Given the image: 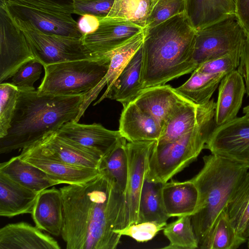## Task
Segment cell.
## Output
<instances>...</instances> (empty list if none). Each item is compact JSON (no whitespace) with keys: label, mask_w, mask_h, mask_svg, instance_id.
<instances>
[{"label":"cell","mask_w":249,"mask_h":249,"mask_svg":"<svg viewBox=\"0 0 249 249\" xmlns=\"http://www.w3.org/2000/svg\"><path fill=\"white\" fill-rule=\"evenodd\" d=\"M19 156L61 184L82 183L100 174L98 169L75 166L56 159L44 153L35 144L22 149Z\"/></svg>","instance_id":"obj_14"},{"label":"cell","mask_w":249,"mask_h":249,"mask_svg":"<svg viewBox=\"0 0 249 249\" xmlns=\"http://www.w3.org/2000/svg\"><path fill=\"white\" fill-rule=\"evenodd\" d=\"M240 53L228 54L208 61L199 65L196 69L201 72L208 73H223L227 74L239 66Z\"/></svg>","instance_id":"obj_40"},{"label":"cell","mask_w":249,"mask_h":249,"mask_svg":"<svg viewBox=\"0 0 249 249\" xmlns=\"http://www.w3.org/2000/svg\"><path fill=\"white\" fill-rule=\"evenodd\" d=\"M100 24L98 17L90 14L82 16L77 22L78 28L83 35L94 33Z\"/></svg>","instance_id":"obj_43"},{"label":"cell","mask_w":249,"mask_h":249,"mask_svg":"<svg viewBox=\"0 0 249 249\" xmlns=\"http://www.w3.org/2000/svg\"><path fill=\"white\" fill-rule=\"evenodd\" d=\"M173 222L166 224L163 233L169 244L162 248L164 249H195L199 248L192 223L191 216L178 217Z\"/></svg>","instance_id":"obj_34"},{"label":"cell","mask_w":249,"mask_h":249,"mask_svg":"<svg viewBox=\"0 0 249 249\" xmlns=\"http://www.w3.org/2000/svg\"><path fill=\"white\" fill-rule=\"evenodd\" d=\"M247 35L236 14L197 31L193 55L196 68L215 58L240 53Z\"/></svg>","instance_id":"obj_9"},{"label":"cell","mask_w":249,"mask_h":249,"mask_svg":"<svg viewBox=\"0 0 249 249\" xmlns=\"http://www.w3.org/2000/svg\"><path fill=\"white\" fill-rule=\"evenodd\" d=\"M213 99L199 105L191 102L184 105L164 125L158 144L173 141L188 132L209 116L215 113Z\"/></svg>","instance_id":"obj_24"},{"label":"cell","mask_w":249,"mask_h":249,"mask_svg":"<svg viewBox=\"0 0 249 249\" xmlns=\"http://www.w3.org/2000/svg\"><path fill=\"white\" fill-rule=\"evenodd\" d=\"M0 173L21 185L39 193L61 184L37 167L22 160L18 156L0 164Z\"/></svg>","instance_id":"obj_27"},{"label":"cell","mask_w":249,"mask_h":249,"mask_svg":"<svg viewBox=\"0 0 249 249\" xmlns=\"http://www.w3.org/2000/svg\"><path fill=\"white\" fill-rule=\"evenodd\" d=\"M233 0L235 2V3H236L237 0Z\"/></svg>","instance_id":"obj_47"},{"label":"cell","mask_w":249,"mask_h":249,"mask_svg":"<svg viewBox=\"0 0 249 249\" xmlns=\"http://www.w3.org/2000/svg\"><path fill=\"white\" fill-rule=\"evenodd\" d=\"M19 93L18 89L9 83L0 84V138L10 127Z\"/></svg>","instance_id":"obj_36"},{"label":"cell","mask_w":249,"mask_h":249,"mask_svg":"<svg viewBox=\"0 0 249 249\" xmlns=\"http://www.w3.org/2000/svg\"><path fill=\"white\" fill-rule=\"evenodd\" d=\"M58 242L36 226L10 223L0 229V249H60Z\"/></svg>","instance_id":"obj_18"},{"label":"cell","mask_w":249,"mask_h":249,"mask_svg":"<svg viewBox=\"0 0 249 249\" xmlns=\"http://www.w3.org/2000/svg\"><path fill=\"white\" fill-rule=\"evenodd\" d=\"M226 211L237 234L249 238V171L229 202Z\"/></svg>","instance_id":"obj_31"},{"label":"cell","mask_w":249,"mask_h":249,"mask_svg":"<svg viewBox=\"0 0 249 249\" xmlns=\"http://www.w3.org/2000/svg\"><path fill=\"white\" fill-rule=\"evenodd\" d=\"M154 0H114L107 17L123 18L144 29Z\"/></svg>","instance_id":"obj_35"},{"label":"cell","mask_w":249,"mask_h":249,"mask_svg":"<svg viewBox=\"0 0 249 249\" xmlns=\"http://www.w3.org/2000/svg\"><path fill=\"white\" fill-rule=\"evenodd\" d=\"M157 142H126L128 173L125 196L128 212V225L138 223L141 193L147 176L150 155Z\"/></svg>","instance_id":"obj_12"},{"label":"cell","mask_w":249,"mask_h":249,"mask_svg":"<svg viewBox=\"0 0 249 249\" xmlns=\"http://www.w3.org/2000/svg\"><path fill=\"white\" fill-rule=\"evenodd\" d=\"M14 14L42 31L81 38L71 0H0Z\"/></svg>","instance_id":"obj_8"},{"label":"cell","mask_w":249,"mask_h":249,"mask_svg":"<svg viewBox=\"0 0 249 249\" xmlns=\"http://www.w3.org/2000/svg\"><path fill=\"white\" fill-rule=\"evenodd\" d=\"M185 12V0H154L145 28L154 27Z\"/></svg>","instance_id":"obj_37"},{"label":"cell","mask_w":249,"mask_h":249,"mask_svg":"<svg viewBox=\"0 0 249 249\" xmlns=\"http://www.w3.org/2000/svg\"><path fill=\"white\" fill-rule=\"evenodd\" d=\"M237 70L244 79L246 93L249 97V33H248L242 47L239 64Z\"/></svg>","instance_id":"obj_42"},{"label":"cell","mask_w":249,"mask_h":249,"mask_svg":"<svg viewBox=\"0 0 249 249\" xmlns=\"http://www.w3.org/2000/svg\"><path fill=\"white\" fill-rule=\"evenodd\" d=\"M144 37V29L122 46L103 54L106 55L110 59L107 71L93 89L86 93L85 99L80 107L75 122H78L89 105L96 99L106 85H107L106 89L111 86L129 59L142 46Z\"/></svg>","instance_id":"obj_19"},{"label":"cell","mask_w":249,"mask_h":249,"mask_svg":"<svg viewBox=\"0 0 249 249\" xmlns=\"http://www.w3.org/2000/svg\"><path fill=\"white\" fill-rule=\"evenodd\" d=\"M163 184L153 181L146 176L141 193L138 223L165 222L169 218L163 204Z\"/></svg>","instance_id":"obj_30"},{"label":"cell","mask_w":249,"mask_h":249,"mask_svg":"<svg viewBox=\"0 0 249 249\" xmlns=\"http://www.w3.org/2000/svg\"><path fill=\"white\" fill-rule=\"evenodd\" d=\"M196 31L185 12L144 28L140 81L144 89L193 72Z\"/></svg>","instance_id":"obj_2"},{"label":"cell","mask_w":249,"mask_h":249,"mask_svg":"<svg viewBox=\"0 0 249 249\" xmlns=\"http://www.w3.org/2000/svg\"><path fill=\"white\" fill-rule=\"evenodd\" d=\"M12 23L25 36L35 59L43 66L82 59H93L99 56L83 44L81 38L41 30L35 24L14 14L4 3H0Z\"/></svg>","instance_id":"obj_7"},{"label":"cell","mask_w":249,"mask_h":249,"mask_svg":"<svg viewBox=\"0 0 249 249\" xmlns=\"http://www.w3.org/2000/svg\"><path fill=\"white\" fill-rule=\"evenodd\" d=\"M126 141L124 137L121 138L115 146L101 158L98 166L100 172L113 179L125 194L128 173Z\"/></svg>","instance_id":"obj_32"},{"label":"cell","mask_w":249,"mask_h":249,"mask_svg":"<svg viewBox=\"0 0 249 249\" xmlns=\"http://www.w3.org/2000/svg\"><path fill=\"white\" fill-rule=\"evenodd\" d=\"M142 46L129 59L111 86L95 102L109 98L121 103L123 107L133 102L144 89L141 83Z\"/></svg>","instance_id":"obj_20"},{"label":"cell","mask_w":249,"mask_h":249,"mask_svg":"<svg viewBox=\"0 0 249 249\" xmlns=\"http://www.w3.org/2000/svg\"><path fill=\"white\" fill-rule=\"evenodd\" d=\"M32 216L38 228L59 236L63 227V202L60 189L52 187L38 193Z\"/></svg>","instance_id":"obj_23"},{"label":"cell","mask_w":249,"mask_h":249,"mask_svg":"<svg viewBox=\"0 0 249 249\" xmlns=\"http://www.w3.org/2000/svg\"><path fill=\"white\" fill-rule=\"evenodd\" d=\"M163 204L170 217L192 216L198 200V191L191 179L185 181L171 180L164 183L162 189Z\"/></svg>","instance_id":"obj_25"},{"label":"cell","mask_w":249,"mask_h":249,"mask_svg":"<svg viewBox=\"0 0 249 249\" xmlns=\"http://www.w3.org/2000/svg\"><path fill=\"white\" fill-rule=\"evenodd\" d=\"M74 14L83 16L86 14L97 16H106L110 12L114 0H71Z\"/></svg>","instance_id":"obj_41"},{"label":"cell","mask_w":249,"mask_h":249,"mask_svg":"<svg viewBox=\"0 0 249 249\" xmlns=\"http://www.w3.org/2000/svg\"><path fill=\"white\" fill-rule=\"evenodd\" d=\"M0 84L24 64L35 59L23 34L0 8Z\"/></svg>","instance_id":"obj_11"},{"label":"cell","mask_w":249,"mask_h":249,"mask_svg":"<svg viewBox=\"0 0 249 249\" xmlns=\"http://www.w3.org/2000/svg\"><path fill=\"white\" fill-rule=\"evenodd\" d=\"M205 149L249 169V118L244 115L215 125Z\"/></svg>","instance_id":"obj_10"},{"label":"cell","mask_w":249,"mask_h":249,"mask_svg":"<svg viewBox=\"0 0 249 249\" xmlns=\"http://www.w3.org/2000/svg\"><path fill=\"white\" fill-rule=\"evenodd\" d=\"M63 202L61 236L67 249H115L128 224L125 194L104 173L60 188Z\"/></svg>","instance_id":"obj_1"},{"label":"cell","mask_w":249,"mask_h":249,"mask_svg":"<svg viewBox=\"0 0 249 249\" xmlns=\"http://www.w3.org/2000/svg\"><path fill=\"white\" fill-rule=\"evenodd\" d=\"M236 7V14L249 33V0H237Z\"/></svg>","instance_id":"obj_44"},{"label":"cell","mask_w":249,"mask_h":249,"mask_svg":"<svg viewBox=\"0 0 249 249\" xmlns=\"http://www.w3.org/2000/svg\"><path fill=\"white\" fill-rule=\"evenodd\" d=\"M123 107L119 129L123 137L128 142L159 140L163 127L155 118L133 102Z\"/></svg>","instance_id":"obj_17"},{"label":"cell","mask_w":249,"mask_h":249,"mask_svg":"<svg viewBox=\"0 0 249 249\" xmlns=\"http://www.w3.org/2000/svg\"><path fill=\"white\" fill-rule=\"evenodd\" d=\"M223 73H208L195 69L190 77L183 85L176 88L181 95L193 102L202 105L208 102L219 86Z\"/></svg>","instance_id":"obj_29"},{"label":"cell","mask_w":249,"mask_h":249,"mask_svg":"<svg viewBox=\"0 0 249 249\" xmlns=\"http://www.w3.org/2000/svg\"><path fill=\"white\" fill-rule=\"evenodd\" d=\"M34 144L45 154L67 163L98 169L100 156L58 136L55 132Z\"/></svg>","instance_id":"obj_22"},{"label":"cell","mask_w":249,"mask_h":249,"mask_svg":"<svg viewBox=\"0 0 249 249\" xmlns=\"http://www.w3.org/2000/svg\"><path fill=\"white\" fill-rule=\"evenodd\" d=\"M55 133L101 158L122 137L119 130L107 129L100 124H85L74 121L65 124Z\"/></svg>","instance_id":"obj_15"},{"label":"cell","mask_w":249,"mask_h":249,"mask_svg":"<svg viewBox=\"0 0 249 249\" xmlns=\"http://www.w3.org/2000/svg\"><path fill=\"white\" fill-rule=\"evenodd\" d=\"M215 114L173 141L162 144L157 142L149 158L147 177L164 184L195 161L216 125Z\"/></svg>","instance_id":"obj_5"},{"label":"cell","mask_w":249,"mask_h":249,"mask_svg":"<svg viewBox=\"0 0 249 249\" xmlns=\"http://www.w3.org/2000/svg\"><path fill=\"white\" fill-rule=\"evenodd\" d=\"M233 0H185V13L197 31L236 14Z\"/></svg>","instance_id":"obj_28"},{"label":"cell","mask_w":249,"mask_h":249,"mask_svg":"<svg viewBox=\"0 0 249 249\" xmlns=\"http://www.w3.org/2000/svg\"><path fill=\"white\" fill-rule=\"evenodd\" d=\"M133 102L155 118L163 128L181 108L193 102L179 94L176 88L164 84L144 89Z\"/></svg>","instance_id":"obj_16"},{"label":"cell","mask_w":249,"mask_h":249,"mask_svg":"<svg viewBox=\"0 0 249 249\" xmlns=\"http://www.w3.org/2000/svg\"><path fill=\"white\" fill-rule=\"evenodd\" d=\"M43 65L36 59L27 62L13 75L11 84L19 91L35 90L34 84L40 77Z\"/></svg>","instance_id":"obj_38"},{"label":"cell","mask_w":249,"mask_h":249,"mask_svg":"<svg viewBox=\"0 0 249 249\" xmlns=\"http://www.w3.org/2000/svg\"><path fill=\"white\" fill-rule=\"evenodd\" d=\"M247 240L240 237L231 225L226 211L219 215L201 249H236Z\"/></svg>","instance_id":"obj_33"},{"label":"cell","mask_w":249,"mask_h":249,"mask_svg":"<svg viewBox=\"0 0 249 249\" xmlns=\"http://www.w3.org/2000/svg\"><path fill=\"white\" fill-rule=\"evenodd\" d=\"M86 93L73 95L19 91L7 134L0 138V153L23 149L75 121Z\"/></svg>","instance_id":"obj_3"},{"label":"cell","mask_w":249,"mask_h":249,"mask_svg":"<svg viewBox=\"0 0 249 249\" xmlns=\"http://www.w3.org/2000/svg\"><path fill=\"white\" fill-rule=\"evenodd\" d=\"M243 113L244 115L249 118V105L243 108Z\"/></svg>","instance_id":"obj_45"},{"label":"cell","mask_w":249,"mask_h":249,"mask_svg":"<svg viewBox=\"0 0 249 249\" xmlns=\"http://www.w3.org/2000/svg\"><path fill=\"white\" fill-rule=\"evenodd\" d=\"M203 166L191 180L198 191L196 210L191 216L199 248L227 206L249 169L215 154L203 157Z\"/></svg>","instance_id":"obj_4"},{"label":"cell","mask_w":249,"mask_h":249,"mask_svg":"<svg viewBox=\"0 0 249 249\" xmlns=\"http://www.w3.org/2000/svg\"><path fill=\"white\" fill-rule=\"evenodd\" d=\"M38 193L0 173V215L11 217L32 213Z\"/></svg>","instance_id":"obj_26"},{"label":"cell","mask_w":249,"mask_h":249,"mask_svg":"<svg viewBox=\"0 0 249 249\" xmlns=\"http://www.w3.org/2000/svg\"><path fill=\"white\" fill-rule=\"evenodd\" d=\"M246 93L244 79L237 69L222 78L218 86L216 102V126L227 123L237 117Z\"/></svg>","instance_id":"obj_21"},{"label":"cell","mask_w":249,"mask_h":249,"mask_svg":"<svg viewBox=\"0 0 249 249\" xmlns=\"http://www.w3.org/2000/svg\"><path fill=\"white\" fill-rule=\"evenodd\" d=\"M167 222L147 221L127 225L116 232L121 236L130 237L138 242H145L152 239L163 230Z\"/></svg>","instance_id":"obj_39"},{"label":"cell","mask_w":249,"mask_h":249,"mask_svg":"<svg viewBox=\"0 0 249 249\" xmlns=\"http://www.w3.org/2000/svg\"><path fill=\"white\" fill-rule=\"evenodd\" d=\"M100 24L93 33L82 35L83 44L101 56L122 46L144 28L123 18L98 16Z\"/></svg>","instance_id":"obj_13"},{"label":"cell","mask_w":249,"mask_h":249,"mask_svg":"<svg viewBox=\"0 0 249 249\" xmlns=\"http://www.w3.org/2000/svg\"><path fill=\"white\" fill-rule=\"evenodd\" d=\"M110 63L106 55L43 66L44 78L37 89L40 94L73 95L93 89L106 74Z\"/></svg>","instance_id":"obj_6"},{"label":"cell","mask_w":249,"mask_h":249,"mask_svg":"<svg viewBox=\"0 0 249 249\" xmlns=\"http://www.w3.org/2000/svg\"><path fill=\"white\" fill-rule=\"evenodd\" d=\"M248 240V248L249 249V238L247 239Z\"/></svg>","instance_id":"obj_46"}]
</instances>
